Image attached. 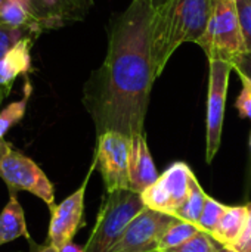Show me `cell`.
Masks as SVG:
<instances>
[{
	"label": "cell",
	"instance_id": "obj_1",
	"mask_svg": "<svg viewBox=\"0 0 251 252\" xmlns=\"http://www.w3.org/2000/svg\"><path fill=\"white\" fill-rule=\"evenodd\" d=\"M154 9L145 0H132L112 27L107 59L96 75L86 105L98 133L126 136L145 133V117L157 78L151 53Z\"/></svg>",
	"mask_w": 251,
	"mask_h": 252
},
{
	"label": "cell",
	"instance_id": "obj_2",
	"mask_svg": "<svg viewBox=\"0 0 251 252\" xmlns=\"http://www.w3.org/2000/svg\"><path fill=\"white\" fill-rule=\"evenodd\" d=\"M217 0H167L154 10L151 53L157 78L183 43H198L206 34Z\"/></svg>",
	"mask_w": 251,
	"mask_h": 252
},
{
	"label": "cell",
	"instance_id": "obj_3",
	"mask_svg": "<svg viewBox=\"0 0 251 252\" xmlns=\"http://www.w3.org/2000/svg\"><path fill=\"white\" fill-rule=\"evenodd\" d=\"M145 208L141 193L120 189L105 195L95 227L83 247V252H109L127 224Z\"/></svg>",
	"mask_w": 251,
	"mask_h": 252
},
{
	"label": "cell",
	"instance_id": "obj_4",
	"mask_svg": "<svg viewBox=\"0 0 251 252\" xmlns=\"http://www.w3.org/2000/svg\"><path fill=\"white\" fill-rule=\"evenodd\" d=\"M197 44L209 61H225L232 66L247 52L235 0H217L207 31Z\"/></svg>",
	"mask_w": 251,
	"mask_h": 252
},
{
	"label": "cell",
	"instance_id": "obj_5",
	"mask_svg": "<svg viewBox=\"0 0 251 252\" xmlns=\"http://www.w3.org/2000/svg\"><path fill=\"white\" fill-rule=\"evenodd\" d=\"M0 179L6 183L10 193L27 190L41 199L49 210L56 207L53 185L44 171L31 158L12 148L0 159Z\"/></svg>",
	"mask_w": 251,
	"mask_h": 252
},
{
	"label": "cell",
	"instance_id": "obj_6",
	"mask_svg": "<svg viewBox=\"0 0 251 252\" xmlns=\"http://www.w3.org/2000/svg\"><path fill=\"white\" fill-rule=\"evenodd\" d=\"M179 219L151 208H143L124 229L109 252H160L164 233Z\"/></svg>",
	"mask_w": 251,
	"mask_h": 252
},
{
	"label": "cell",
	"instance_id": "obj_7",
	"mask_svg": "<svg viewBox=\"0 0 251 252\" xmlns=\"http://www.w3.org/2000/svg\"><path fill=\"white\" fill-rule=\"evenodd\" d=\"M130 137L118 131H105L98 137L96 165L99 167L105 192L130 189L129 179Z\"/></svg>",
	"mask_w": 251,
	"mask_h": 252
},
{
	"label": "cell",
	"instance_id": "obj_8",
	"mask_svg": "<svg viewBox=\"0 0 251 252\" xmlns=\"http://www.w3.org/2000/svg\"><path fill=\"white\" fill-rule=\"evenodd\" d=\"M191 176L192 170L185 162H173L154 185L141 193L143 205L175 216L188 196Z\"/></svg>",
	"mask_w": 251,
	"mask_h": 252
},
{
	"label": "cell",
	"instance_id": "obj_9",
	"mask_svg": "<svg viewBox=\"0 0 251 252\" xmlns=\"http://www.w3.org/2000/svg\"><path fill=\"white\" fill-rule=\"evenodd\" d=\"M210 78H209V100H207V148L206 159L210 164L222 142L225 99L228 93L229 75L234 66L225 61H209Z\"/></svg>",
	"mask_w": 251,
	"mask_h": 252
},
{
	"label": "cell",
	"instance_id": "obj_10",
	"mask_svg": "<svg viewBox=\"0 0 251 252\" xmlns=\"http://www.w3.org/2000/svg\"><path fill=\"white\" fill-rule=\"evenodd\" d=\"M95 165H96V159L93 161L81 186L75 192H72L68 198H65L61 204H58L53 210H50L47 244H50L56 251H59L64 245L72 242L77 232L84 226V220H83L84 195Z\"/></svg>",
	"mask_w": 251,
	"mask_h": 252
},
{
	"label": "cell",
	"instance_id": "obj_11",
	"mask_svg": "<svg viewBox=\"0 0 251 252\" xmlns=\"http://www.w3.org/2000/svg\"><path fill=\"white\" fill-rule=\"evenodd\" d=\"M158 173L148 149L145 133L130 136V154H129V179L130 189L136 193H142L151 185L158 180Z\"/></svg>",
	"mask_w": 251,
	"mask_h": 252
},
{
	"label": "cell",
	"instance_id": "obj_12",
	"mask_svg": "<svg viewBox=\"0 0 251 252\" xmlns=\"http://www.w3.org/2000/svg\"><path fill=\"white\" fill-rule=\"evenodd\" d=\"M31 68V35L16 41L0 59V103L9 94L15 80Z\"/></svg>",
	"mask_w": 251,
	"mask_h": 252
},
{
	"label": "cell",
	"instance_id": "obj_13",
	"mask_svg": "<svg viewBox=\"0 0 251 252\" xmlns=\"http://www.w3.org/2000/svg\"><path fill=\"white\" fill-rule=\"evenodd\" d=\"M38 32L64 25L78 12V0H28Z\"/></svg>",
	"mask_w": 251,
	"mask_h": 252
},
{
	"label": "cell",
	"instance_id": "obj_14",
	"mask_svg": "<svg viewBox=\"0 0 251 252\" xmlns=\"http://www.w3.org/2000/svg\"><path fill=\"white\" fill-rule=\"evenodd\" d=\"M18 238H25L28 242L33 241L28 233L24 210L16 198V193H10L9 201L0 213V247Z\"/></svg>",
	"mask_w": 251,
	"mask_h": 252
},
{
	"label": "cell",
	"instance_id": "obj_15",
	"mask_svg": "<svg viewBox=\"0 0 251 252\" xmlns=\"http://www.w3.org/2000/svg\"><path fill=\"white\" fill-rule=\"evenodd\" d=\"M249 207L240 205V207H226L222 219L213 233V238L223 247L232 245L238 236L241 235L246 220H247Z\"/></svg>",
	"mask_w": 251,
	"mask_h": 252
},
{
	"label": "cell",
	"instance_id": "obj_16",
	"mask_svg": "<svg viewBox=\"0 0 251 252\" xmlns=\"http://www.w3.org/2000/svg\"><path fill=\"white\" fill-rule=\"evenodd\" d=\"M0 25L24 28L31 31L33 35L40 34L36 21L31 15L28 0H4L0 9Z\"/></svg>",
	"mask_w": 251,
	"mask_h": 252
},
{
	"label": "cell",
	"instance_id": "obj_17",
	"mask_svg": "<svg viewBox=\"0 0 251 252\" xmlns=\"http://www.w3.org/2000/svg\"><path fill=\"white\" fill-rule=\"evenodd\" d=\"M207 196L209 195L206 193V190L203 189V186L197 180L195 174L192 173L191 182H189L188 196H186L185 202L179 207V210L175 213V217H178V219H180L183 221L197 224L198 220H200V217H201L203 208L206 205Z\"/></svg>",
	"mask_w": 251,
	"mask_h": 252
},
{
	"label": "cell",
	"instance_id": "obj_18",
	"mask_svg": "<svg viewBox=\"0 0 251 252\" xmlns=\"http://www.w3.org/2000/svg\"><path fill=\"white\" fill-rule=\"evenodd\" d=\"M33 87L30 84V81H25V87H24V97L21 100L12 102L9 103L3 111H0V142L4 140V134L16 124L19 123L27 111V105H28V99L31 96Z\"/></svg>",
	"mask_w": 251,
	"mask_h": 252
},
{
	"label": "cell",
	"instance_id": "obj_19",
	"mask_svg": "<svg viewBox=\"0 0 251 252\" xmlns=\"http://www.w3.org/2000/svg\"><path fill=\"white\" fill-rule=\"evenodd\" d=\"M200 232L197 224L183 221V220H178L173 226H170V229L164 233L161 244H160V252L169 248H175L180 244H183L185 241H188L189 238H192L194 235H197Z\"/></svg>",
	"mask_w": 251,
	"mask_h": 252
},
{
	"label": "cell",
	"instance_id": "obj_20",
	"mask_svg": "<svg viewBox=\"0 0 251 252\" xmlns=\"http://www.w3.org/2000/svg\"><path fill=\"white\" fill-rule=\"evenodd\" d=\"M220 247L222 245L212 235L200 230L197 235H194L183 244L175 248L164 250L163 252H216Z\"/></svg>",
	"mask_w": 251,
	"mask_h": 252
},
{
	"label": "cell",
	"instance_id": "obj_21",
	"mask_svg": "<svg viewBox=\"0 0 251 252\" xmlns=\"http://www.w3.org/2000/svg\"><path fill=\"white\" fill-rule=\"evenodd\" d=\"M226 205L220 204L219 201H216L215 198H212L210 195L207 196V201H206V205L203 208V213H201V217L197 223L198 229L212 235L215 233L220 219H222V214L225 211Z\"/></svg>",
	"mask_w": 251,
	"mask_h": 252
},
{
	"label": "cell",
	"instance_id": "obj_22",
	"mask_svg": "<svg viewBox=\"0 0 251 252\" xmlns=\"http://www.w3.org/2000/svg\"><path fill=\"white\" fill-rule=\"evenodd\" d=\"M27 35H33V32L24 28H12V27L0 25V59L16 41H19Z\"/></svg>",
	"mask_w": 251,
	"mask_h": 252
},
{
	"label": "cell",
	"instance_id": "obj_23",
	"mask_svg": "<svg viewBox=\"0 0 251 252\" xmlns=\"http://www.w3.org/2000/svg\"><path fill=\"white\" fill-rule=\"evenodd\" d=\"M247 52H251V0H235Z\"/></svg>",
	"mask_w": 251,
	"mask_h": 252
},
{
	"label": "cell",
	"instance_id": "obj_24",
	"mask_svg": "<svg viewBox=\"0 0 251 252\" xmlns=\"http://www.w3.org/2000/svg\"><path fill=\"white\" fill-rule=\"evenodd\" d=\"M243 81V90L237 99V109L243 118L251 120V80L243 74H238Z\"/></svg>",
	"mask_w": 251,
	"mask_h": 252
},
{
	"label": "cell",
	"instance_id": "obj_25",
	"mask_svg": "<svg viewBox=\"0 0 251 252\" xmlns=\"http://www.w3.org/2000/svg\"><path fill=\"white\" fill-rule=\"evenodd\" d=\"M247 207H249V213H247L244 229L238 236V239L228 247L234 252H251V204H249Z\"/></svg>",
	"mask_w": 251,
	"mask_h": 252
},
{
	"label": "cell",
	"instance_id": "obj_26",
	"mask_svg": "<svg viewBox=\"0 0 251 252\" xmlns=\"http://www.w3.org/2000/svg\"><path fill=\"white\" fill-rule=\"evenodd\" d=\"M234 71H237L238 74L246 75L247 78L251 80V52H246L234 65Z\"/></svg>",
	"mask_w": 251,
	"mask_h": 252
},
{
	"label": "cell",
	"instance_id": "obj_27",
	"mask_svg": "<svg viewBox=\"0 0 251 252\" xmlns=\"http://www.w3.org/2000/svg\"><path fill=\"white\" fill-rule=\"evenodd\" d=\"M30 252H58L50 244H43V245H37L34 241H30Z\"/></svg>",
	"mask_w": 251,
	"mask_h": 252
},
{
	"label": "cell",
	"instance_id": "obj_28",
	"mask_svg": "<svg viewBox=\"0 0 251 252\" xmlns=\"http://www.w3.org/2000/svg\"><path fill=\"white\" fill-rule=\"evenodd\" d=\"M58 252H83V248L75 245V244H72V242H70V244L64 245Z\"/></svg>",
	"mask_w": 251,
	"mask_h": 252
},
{
	"label": "cell",
	"instance_id": "obj_29",
	"mask_svg": "<svg viewBox=\"0 0 251 252\" xmlns=\"http://www.w3.org/2000/svg\"><path fill=\"white\" fill-rule=\"evenodd\" d=\"M145 1H146V3L154 9V10H157L158 7H161V6L164 4L167 0H145Z\"/></svg>",
	"mask_w": 251,
	"mask_h": 252
},
{
	"label": "cell",
	"instance_id": "obj_30",
	"mask_svg": "<svg viewBox=\"0 0 251 252\" xmlns=\"http://www.w3.org/2000/svg\"><path fill=\"white\" fill-rule=\"evenodd\" d=\"M10 148H12V146H10L7 142H4V140H3V142H0V159L4 157V154H6Z\"/></svg>",
	"mask_w": 251,
	"mask_h": 252
},
{
	"label": "cell",
	"instance_id": "obj_31",
	"mask_svg": "<svg viewBox=\"0 0 251 252\" xmlns=\"http://www.w3.org/2000/svg\"><path fill=\"white\" fill-rule=\"evenodd\" d=\"M216 252H234V251H232L231 248H228V247H223V245H222V247H220V248H219Z\"/></svg>",
	"mask_w": 251,
	"mask_h": 252
},
{
	"label": "cell",
	"instance_id": "obj_32",
	"mask_svg": "<svg viewBox=\"0 0 251 252\" xmlns=\"http://www.w3.org/2000/svg\"><path fill=\"white\" fill-rule=\"evenodd\" d=\"M3 3H4V0H0V9H1V6H3Z\"/></svg>",
	"mask_w": 251,
	"mask_h": 252
},
{
	"label": "cell",
	"instance_id": "obj_33",
	"mask_svg": "<svg viewBox=\"0 0 251 252\" xmlns=\"http://www.w3.org/2000/svg\"><path fill=\"white\" fill-rule=\"evenodd\" d=\"M250 148H251V136H250Z\"/></svg>",
	"mask_w": 251,
	"mask_h": 252
},
{
	"label": "cell",
	"instance_id": "obj_34",
	"mask_svg": "<svg viewBox=\"0 0 251 252\" xmlns=\"http://www.w3.org/2000/svg\"><path fill=\"white\" fill-rule=\"evenodd\" d=\"M15 252H18V251H15ZM19 252H21V251H19Z\"/></svg>",
	"mask_w": 251,
	"mask_h": 252
}]
</instances>
